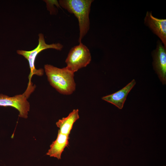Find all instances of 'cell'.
Masks as SVG:
<instances>
[{
	"label": "cell",
	"mask_w": 166,
	"mask_h": 166,
	"mask_svg": "<svg viewBox=\"0 0 166 166\" xmlns=\"http://www.w3.org/2000/svg\"><path fill=\"white\" fill-rule=\"evenodd\" d=\"M44 69L50 84L59 93L69 95L75 90L76 85L74 73L66 67L60 68L46 64Z\"/></svg>",
	"instance_id": "cell-1"
},
{
	"label": "cell",
	"mask_w": 166,
	"mask_h": 166,
	"mask_svg": "<svg viewBox=\"0 0 166 166\" xmlns=\"http://www.w3.org/2000/svg\"><path fill=\"white\" fill-rule=\"evenodd\" d=\"M93 0H60L59 4L77 18L79 28V43L88 32L90 27L89 14Z\"/></svg>",
	"instance_id": "cell-2"
},
{
	"label": "cell",
	"mask_w": 166,
	"mask_h": 166,
	"mask_svg": "<svg viewBox=\"0 0 166 166\" xmlns=\"http://www.w3.org/2000/svg\"><path fill=\"white\" fill-rule=\"evenodd\" d=\"M38 37V44L34 49L30 51L19 50L17 51L18 54L24 57L29 62L30 69V73L28 77L29 84L32 83L31 79L33 75H36L42 76L43 74V69H37L35 67V61L38 54L42 50L48 49H53L61 51L63 47V45L60 43L47 44L45 41L44 36L42 33L39 34Z\"/></svg>",
	"instance_id": "cell-3"
},
{
	"label": "cell",
	"mask_w": 166,
	"mask_h": 166,
	"mask_svg": "<svg viewBox=\"0 0 166 166\" xmlns=\"http://www.w3.org/2000/svg\"><path fill=\"white\" fill-rule=\"evenodd\" d=\"M91 60V56L88 48L81 42L70 50L65 60L66 67L74 73L86 67Z\"/></svg>",
	"instance_id": "cell-4"
},
{
	"label": "cell",
	"mask_w": 166,
	"mask_h": 166,
	"mask_svg": "<svg viewBox=\"0 0 166 166\" xmlns=\"http://www.w3.org/2000/svg\"><path fill=\"white\" fill-rule=\"evenodd\" d=\"M34 90V86H27L25 92L22 94L10 97L0 94V106L14 108L19 111V117L26 118L30 109V105L27 99Z\"/></svg>",
	"instance_id": "cell-5"
},
{
	"label": "cell",
	"mask_w": 166,
	"mask_h": 166,
	"mask_svg": "<svg viewBox=\"0 0 166 166\" xmlns=\"http://www.w3.org/2000/svg\"><path fill=\"white\" fill-rule=\"evenodd\" d=\"M153 66L163 84L166 82V50L158 41L156 49L153 53Z\"/></svg>",
	"instance_id": "cell-6"
},
{
	"label": "cell",
	"mask_w": 166,
	"mask_h": 166,
	"mask_svg": "<svg viewBox=\"0 0 166 166\" xmlns=\"http://www.w3.org/2000/svg\"><path fill=\"white\" fill-rule=\"evenodd\" d=\"M145 23L152 32L160 38L166 47V20L153 17L151 12H147L144 18Z\"/></svg>",
	"instance_id": "cell-7"
},
{
	"label": "cell",
	"mask_w": 166,
	"mask_h": 166,
	"mask_svg": "<svg viewBox=\"0 0 166 166\" xmlns=\"http://www.w3.org/2000/svg\"><path fill=\"white\" fill-rule=\"evenodd\" d=\"M136 84V81L133 79L121 89L112 94L104 96L102 99L113 104L119 109H121L128 93Z\"/></svg>",
	"instance_id": "cell-8"
},
{
	"label": "cell",
	"mask_w": 166,
	"mask_h": 166,
	"mask_svg": "<svg viewBox=\"0 0 166 166\" xmlns=\"http://www.w3.org/2000/svg\"><path fill=\"white\" fill-rule=\"evenodd\" d=\"M69 136L58 132L56 139L50 145L46 155L58 160L61 159L62 153L65 148L69 145Z\"/></svg>",
	"instance_id": "cell-9"
},
{
	"label": "cell",
	"mask_w": 166,
	"mask_h": 166,
	"mask_svg": "<svg viewBox=\"0 0 166 166\" xmlns=\"http://www.w3.org/2000/svg\"><path fill=\"white\" fill-rule=\"evenodd\" d=\"M78 112V109H74L67 117L57 122L56 125L59 128L58 132L69 136L74 123L79 118Z\"/></svg>",
	"instance_id": "cell-10"
}]
</instances>
